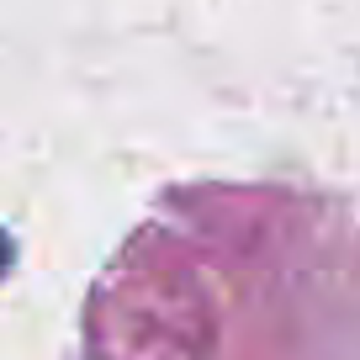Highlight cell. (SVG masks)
I'll return each instance as SVG.
<instances>
[{
  "instance_id": "1",
  "label": "cell",
  "mask_w": 360,
  "mask_h": 360,
  "mask_svg": "<svg viewBox=\"0 0 360 360\" xmlns=\"http://www.w3.org/2000/svg\"><path fill=\"white\" fill-rule=\"evenodd\" d=\"M6 270H11V238H6V228H0V281H6Z\"/></svg>"
}]
</instances>
